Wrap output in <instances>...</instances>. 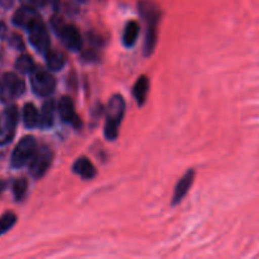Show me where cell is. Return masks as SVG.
<instances>
[{
    "instance_id": "cell-12",
    "label": "cell",
    "mask_w": 259,
    "mask_h": 259,
    "mask_svg": "<svg viewBox=\"0 0 259 259\" xmlns=\"http://www.w3.org/2000/svg\"><path fill=\"white\" fill-rule=\"evenodd\" d=\"M37 18H39L37 10L30 9V8L27 7H22L20 9H18L17 13L14 14L13 23H14L15 25H19V27L28 28V25L32 24Z\"/></svg>"
},
{
    "instance_id": "cell-4",
    "label": "cell",
    "mask_w": 259,
    "mask_h": 259,
    "mask_svg": "<svg viewBox=\"0 0 259 259\" xmlns=\"http://www.w3.org/2000/svg\"><path fill=\"white\" fill-rule=\"evenodd\" d=\"M30 85H32V90L35 95L47 98L55 93L56 80L46 70L35 67L30 72Z\"/></svg>"
},
{
    "instance_id": "cell-22",
    "label": "cell",
    "mask_w": 259,
    "mask_h": 259,
    "mask_svg": "<svg viewBox=\"0 0 259 259\" xmlns=\"http://www.w3.org/2000/svg\"><path fill=\"white\" fill-rule=\"evenodd\" d=\"M46 2H47V0H20L23 7L30 8V9H34V10H38L39 8L45 7Z\"/></svg>"
},
{
    "instance_id": "cell-6",
    "label": "cell",
    "mask_w": 259,
    "mask_h": 259,
    "mask_svg": "<svg viewBox=\"0 0 259 259\" xmlns=\"http://www.w3.org/2000/svg\"><path fill=\"white\" fill-rule=\"evenodd\" d=\"M28 34L29 42L39 53L47 55L50 51V37H48L47 28L40 18H37L32 24L28 25Z\"/></svg>"
},
{
    "instance_id": "cell-23",
    "label": "cell",
    "mask_w": 259,
    "mask_h": 259,
    "mask_svg": "<svg viewBox=\"0 0 259 259\" xmlns=\"http://www.w3.org/2000/svg\"><path fill=\"white\" fill-rule=\"evenodd\" d=\"M5 32H7V28H5V25L3 23H0V37H3L5 34Z\"/></svg>"
},
{
    "instance_id": "cell-9",
    "label": "cell",
    "mask_w": 259,
    "mask_h": 259,
    "mask_svg": "<svg viewBox=\"0 0 259 259\" xmlns=\"http://www.w3.org/2000/svg\"><path fill=\"white\" fill-rule=\"evenodd\" d=\"M138 7L139 13L147 22L148 28H157V24L161 19V9L158 5L152 0H139Z\"/></svg>"
},
{
    "instance_id": "cell-2",
    "label": "cell",
    "mask_w": 259,
    "mask_h": 259,
    "mask_svg": "<svg viewBox=\"0 0 259 259\" xmlns=\"http://www.w3.org/2000/svg\"><path fill=\"white\" fill-rule=\"evenodd\" d=\"M52 25L53 29L60 35L61 40H62V43L66 47L72 51L81 50V47H82V38H81L80 32H78L75 25L66 24L60 18H53Z\"/></svg>"
},
{
    "instance_id": "cell-7",
    "label": "cell",
    "mask_w": 259,
    "mask_h": 259,
    "mask_svg": "<svg viewBox=\"0 0 259 259\" xmlns=\"http://www.w3.org/2000/svg\"><path fill=\"white\" fill-rule=\"evenodd\" d=\"M25 91V83L15 73H5L3 81L0 82V99L9 100V99L18 98Z\"/></svg>"
},
{
    "instance_id": "cell-18",
    "label": "cell",
    "mask_w": 259,
    "mask_h": 259,
    "mask_svg": "<svg viewBox=\"0 0 259 259\" xmlns=\"http://www.w3.org/2000/svg\"><path fill=\"white\" fill-rule=\"evenodd\" d=\"M46 58H47L48 67L52 71H60L66 63L65 56L58 51H48Z\"/></svg>"
},
{
    "instance_id": "cell-14",
    "label": "cell",
    "mask_w": 259,
    "mask_h": 259,
    "mask_svg": "<svg viewBox=\"0 0 259 259\" xmlns=\"http://www.w3.org/2000/svg\"><path fill=\"white\" fill-rule=\"evenodd\" d=\"M40 120V113L35 109L33 104H25L24 109H23V121L27 128L33 129L35 126L39 125Z\"/></svg>"
},
{
    "instance_id": "cell-21",
    "label": "cell",
    "mask_w": 259,
    "mask_h": 259,
    "mask_svg": "<svg viewBox=\"0 0 259 259\" xmlns=\"http://www.w3.org/2000/svg\"><path fill=\"white\" fill-rule=\"evenodd\" d=\"M28 189V182L25 179H19L14 182L13 185V192H14V196L18 201L23 200V197L27 194Z\"/></svg>"
},
{
    "instance_id": "cell-16",
    "label": "cell",
    "mask_w": 259,
    "mask_h": 259,
    "mask_svg": "<svg viewBox=\"0 0 259 259\" xmlns=\"http://www.w3.org/2000/svg\"><path fill=\"white\" fill-rule=\"evenodd\" d=\"M55 121V101L48 100L42 105L39 125L42 128H51Z\"/></svg>"
},
{
    "instance_id": "cell-24",
    "label": "cell",
    "mask_w": 259,
    "mask_h": 259,
    "mask_svg": "<svg viewBox=\"0 0 259 259\" xmlns=\"http://www.w3.org/2000/svg\"><path fill=\"white\" fill-rule=\"evenodd\" d=\"M4 186H5V185H4V182H2V181H0V192L3 191V189H4Z\"/></svg>"
},
{
    "instance_id": "cell-5",
    "label": "cell",
    "mask_w": 259,
    "mask_h": 259,
    "mask_svg": "<svg viewBox=\"0 0 259 259\" xmlns=\"http://www.w3.org/2000/svg\"><path fill=\"white\" fill-rule=\"evenodd\" d=\"M18 123L17 106H8L0 111V146L12 142L15 134V128Z\"/></svg>"
},
{
    "instance_id": "cell-13",
    "label": "cell",
    "mask_w": 259,
    "mask_h": 259,
    "mask_svg": "<svg viewBox=\"0 0 259 259\" xmlns=\"http://www.w3.org/2000/svg\"><path fill=\"white\" fill-rule=\"evenodd\" d=\"M72 171L85 180H90L96 176L95 166H94L88 158H85V157H81V158H78L77 161L73 163Z\"/></svg>"
},
{
    "instance_id": "cell-20",
    "label": "cell",
    "mask_w": 259,
    "mask_h": 259,
    "mask_svg": "<svg viewBox=\"0 0 259 259\" xmlns=\"http://www.w3.org/2000/svg\"><path fill=\"white\" fill-rule=\"evenodd\" d=\"M15 223H17V217H15V214H13V212L10 211L5 212V214L0 218V235L4 234L5 232H8Z\"/></svg>"
},
{
    "instance_id": "cell-8",
    "label": "cell",
    "mask_w": 259,
    "mask_h": 259,
    "mask_svg": "<svg viewBox=\"0 0 259 259\" xmlns=\"http://www.w3.org/2000/svg\"><path fill=\"white\" fill-rule=\"evenodd\" d=\"M53 154L48 147H42L37 151L34 154L33 159L29 163V174L32 175L34 179H40L46 172L50 168L51 163H52Z\"/></svg>"
},
{
    "instance_id": "cell-1",
    "label": "cell",
    "mask_w": 259,
    "mask_h": 259,
    "mask_svg": "<svg viewBox=\"0 0 259 259\" xmlns=\"http://www.w3.org/2000/svg\"><path fill=\"white\" fill-rule=\"evenodd\" d=\"M125 111V101L121 95H114L108 104L106 121L104 134L108 141H114L119 134V124L121 123Z\"/></svg>"
},
{
    "instance_id": "cell-11",
    "label": "cell",
    "mask_w": 259,
    "mask_h": 259,
    "mask_svg": "<svg viewBox=\"0 0 259 259\" xmlns=\"http://www.w3.org/2000/svg\"><path fill=\"white\" fill-rule=\"evenodd\" d=\"M194 180H195V171L194 169H189V171L181 177L179 184L176 185L174 196H172V205H177L179 202L182 201V199L186 196V194L190 191V189H191L192 184H194Z\"/></svg>"
},
{
    "instance_id": "cell-19",
    "label": "cell",
    "mask_w": 259,
    "mask_h": 259,
    "mask_svg": "<svg viewBox=\"0 0 259 259\" xmlns=\"http://www.w3.org/2000/svg\"><path fill=\"white\" fill-rule=\"evenodd\" d=\"M15 67H17V70L19 71V72L30 73L35 68V65L29 56L23 55L20 56L17 60V62H15Z\"/></svg>"
},
{
    "instance_id": "cell-10",
    "label": "cell",
    "mask_w": 259,
    "mask_h": 259,
    "mask_svg": "<svg viewBox=\"0 0 259 259\" xmlns=\"http://www.w3.org/2000/svg\"><path fill=\"white\" fill-rule=\"evenodd\" d=\"M58 110H60V115L63 121L71 124L75 128H81V120L75 111L72 99L68 96H63L58 103Z\"/></svg>"
},
{
    "instance_id": "cell-17",
    "label": "cell",
    "mask_w": 259,
    "mask_h": 259,
    "mask_svg": "<svg viewBox=\"0 0 259 259\" xmlns=\"http://www.w3.org/2000/svg\"><path fill=\"white\" fill-rule=\"evenodd\" d=\"M139 29H141V28H139V24L136 20H131V22L126 24L123 33V43L126 47H132V46L137 42L139 35Z\"/></svg>"
},
{
    "instance_id": "cell-3",
    "label": "cell",
    "mask_w": 259,
    "mask_h": 259,
    "mask_svg": "<svg viewBox=\"0 0 259 259\" xmlns=\"http://www.w3.org/2000/svg\"><path fill=\"white\" fill-rule=\"evenodd\" d=\"M37 142L33 137L28 136L20 139L19 143L14 148L12 154V166L14 168H20V167L29 164L33 159L34 154L37 153Z\"/></svg>"
},
{
    "instance_id": "cell-15",
    "label": "cell",
    "mask_w": 259,
    "mask_h": 259,
    "mask_svg": "<svg viewBox=\"0 0 259 259\" xmlns=\"http://www.w3.org/2000/svg\"><path fill=\"white\" fill-rule=\"evenodd\" d=\"M149 91V80L147 76H141V77L137 80L136 85L133 88V95L136 98L138 105H143L144 101L147 99V94Z\"/></svg>"
}]
</instances>
